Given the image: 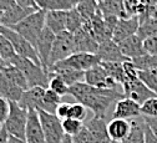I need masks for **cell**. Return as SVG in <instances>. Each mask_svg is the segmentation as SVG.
<instances>
[{
	"instance_id": "6da1fadb",
	"label": "cell",
	"mask_w": 157,
	"mask_h": 143,
	"mask_svg": "<svg viewBox=\"0 0 157 143\" xmlns=\"http://www.w3.org/2000/svg\"><path fill=\"white\" fill-rule=\"evenodd\" d=\"M78 103L91 110L94 116L106 118L107 112L120 98L124 97L122 90L119 88H97L80 81L69 86V93Z\"/></svg>"
},
{
	"instance_id": "7a4b0ae2",
	"label": "cell",
	"mask_w": 157,
	"mask_h": 143,
	"mask_svg": "<svg viewBox=\"0 0 157 143\" xmlns=\"http://www.w3.org/2000/svg\"><path fill=\"white\" fill-rule=\"evenodd\" d=\"M9 64L16 66L24 73L26 81H28L29 88L36 87V86H40L44 88L49 87V75H48V71L41 65H37V64L33 62L31 60L17 56V55H15L10 60Z\"/></svg>"
},
{
	"instance_id": "3957f363",
	"label": "cell",
	"mask_w": 157,
	"mask_h": 143,
	"mask_svg": "<svg viewBox=\"0 0 157 143\" xmlns=\"http://www.w3.org/2000/svg\"><path fill=\"white\" fill-rule=\"evenodd\" d=\"M45 14L46 13L43 10H36L29 16H26L24 20H21L19 24L11 26V29L15 30L17 34H20L23 37H25L35 47L39 35L41 34L43 29L45 28Z\"/></svg>"
},
{
	"instance_id": "277c9868",
	"label": "cell",
	"mask_w": 157,
	"mask_h": 143,
	"mask_svg": "<svg viewBox=\"0 0 157 143\" xmlns=\"http://www.w3.org/2000/svg\"><path fill=\"white\" fill-rule=\"evenodd\" d=\"M0 34H3L9 40V41L11 43V45L14 47V51H15V54L17 56L29 58V60L33 61V62H35L37 65H41L35 47L28 41L25 37H23L20 34H17L11 28L3 26V25H0Z\"/></svg>"
},
{
	"instance_id": "5b68a950",
	"label": "cell",
	"mask_w": 157,
	"mask_h": 143,
	"mask_svg": "<svg viewBox=\"0 0 157 143\" xmlns=\"http://www.w3.org/2000/svg\"><path fill=\"white\" fill-rule=\"evenodd\" d=\"M28 122V110L19 106L17 102H10V111L4 127L10 136L25 139V130Z\"/></svg>"
},
{
	"instance_id": "8992f818",
	"label": "cell",
	"mask_w": 157,
	"mask_h": 143,
	"mask_svg": "<svg viewBox=\"0 0 157 143\" xmlns=\"http://www.w3.org/2000/svg\"><path fill=\"white\" fill-rule=\"evenodd\" d=\"M75 54V46H74V35L69 31L59 32L55 36V41L49 56L48 61V69L55 65L59 61H63Z\"/></svg>"
},
{
	"instance_id": "52a82bcc",
	"label": "cell",
	"mask_w": 157,
	"mask_h": 143,
	"mask_svg": "<svg viewBox=\"0 0 157 143\" xmlns=\"http://www.w3.org/2000/svg\"><path fill=\"white\" fill-rule=\"evenodd\" d=\"M37 113L43 127L45 143H61L65 136L63 131L61 119L55 113H50L43 110H37Z\"/></svg>"
},
{
	"instance_id": "ba28073f",
	"label": "cell",
	"mask_w": 157,
	"mask_h": 143,
	"mask_svg": "<svg viewBox=\"0 0 157 143\" xmlns=\"http://www.w3.org/2000/svg\"><path fill=\"white\" fill-rule=\"evenodd\" d=\"M84 81L87 85L97 87V88H119V86H120L116 81H113L109 76V73L106 72V70L102 67L101 64L85 71Z\"/></svg>"
},
{
	"instance_id": "9c48e42d",
	"label": "cell",
	"mask_w": 157,
	"mask_h": 143,
	"mask_svg": "<svg viewBox=\"0 0 157 143\" xmlns=\"http://www.w3.org/2000/svg\"><path fill=\"white\" fill-rule=\"evenodd\" d=\"M122 93L124 97L130 98L132 101H135L136 103H139L140 106L144 103L145 101H147L151 97L157 96L156 93H153L140 78H136L132 81H127L122 86Z\"/></svg>"
},
{
	"instance_id": "30bf717a",
	"label": "cell",
	"mask_w": 157,
	"mask_h": 143,
	"mask_svg": "<svg viewBox=\"0 0 157 143\" xmlns=\"http://www.w3.org/2000/svg\"><path fill=\"white\" fill-rule=\"evenodd\" d=\"M63 65H66L69 67H72L78 71H87L91 67L101 64L100 58L96 56V54H90V52H75L67 58L59 61Z\"/></svg>"
},
{
	"instance_id": "8fae6325",
	"label": "cell",
	"mask_w": 157,
	"mask_h": 143,
	"mask_svg": "<svg viewBox=\"0 0 157 143\" xmlns=\"http://www.w3.org/2000/svg\"><path fill=\"white\" fill-rule=\"evenodd\" d=\"M55 34L49 29V28H44L41 34L39 35L37 37V41L35 45V50L37 52L39 60H40V64L41 66L48 71V61H49V56L55 41Z\"/></svg>"
},
{
	"instance_id": "7c38bea8",
	"label": "cell",
	"mask_w": 157,
	"mask_h": 143,
	"mask_svg": "<svg viewBox=\"0 0 157 143\" xmlns=\"http://www.w3.org/2000/svg\"><path fill=\"white\" fill-rule=\"evenodd\" d=\"M140 26V20L137 16H130V17H121L117 20V24L115 26L113 34H112V40L119 44L122 40L136 35L137 30Z\"/></svg>"
},
{
	"instance_id": "4fadbf2b",
	"label": "cell",
	"mask_w": 157,
	"mask_h": 143,
	"mask_svg": "<svg viewBox=\"0 0 157 143\" xmlns=\"http://www.w3.org/2000/svg\"><path fill=\"white\" fill-rule=\"evenodd\" d=\"M25 142L26 143H45V137L40 118L36 110H28V122L25 130Z\"/></svg>"
},
{
	"instance_id": "5bb4252c",
	"label": "cell",
	"mask_w": 157,
	"mask_h": 143,
	"mask_svg": "<svg viewBox=\"0 0 157 143\" xmlns=\"http://www.w3.org/2000/svg\"><path fill=\"white\" fill-rule=\"evenodd\" d=\"M96 56L100 58L101 62H125V61H128V58L125 57L121 52L119 44H116L113 40H107V41L99 44Z\"/></svg>"
},
{
	"instance_id": "9a60e30c",
	"label": "cell",
	"mask_w": 157,
	"mask_h": 143,
	"mask_svg": "<svg viewBox=\"0 0 157 143\" xmlns=\"http://www.w3.org/2000/svg\"><path fill=\"white\" fill-rule=\"evenodd\" d=\"M92 139V143H110L111 139L107 133L106 118H100L94 116L84 125Z\"/></svg>"
},
{
	"instance_id": "2e32d148",
	"label": "cell",
	"mask_w": 157,
	"mask_h": 143,
	"mask_svg": "<svg viewBox=\"0 0 157 143\" xmlns=\"http://www.w3.org/2000/svg\"><path fill=\"white\" fill-rule=\"evenodd\" d=\"M74 35V46L75 52H90L96 54L99 43L95 40V37L90 34V31L82 25L81 29H78Z\"/></svg>"
},
{
	"instance_id": "e0dca14e",
	"label": "cell",
	"mask_w": 157,
	"mask_h": 143,
	"mask_svg": "<svg viewBox=\"0 0 157 143\" xmlns=\"http://www.w3.org/2000/svg\"><path fill=\"white\" fill-rule=\"evenodd\" d=\"M112 116H113V118H122V119H127V121L131 118L140 117V116H142L141 106L130 98L122 97L115 103Z\"/></svg>"
},
{
	"instance_id": "ac0fdd59",
	"label": "cell",
	"mask_w": 157,
	"mask_h": 143,
	"mask_svg": "<svg viewBox=\"0 0 157 143\" xmlns=\"http://www.w3.org/2000/svg\"><path fill=\"white\" fill-rule=\"evenodd\" d=\"M44 87L36 86V87H31L28 88L23 92V96L20 98V101L17 102L19 106H21L26 110H43L44 111V93H45Z\"/></svg>"
},
{
	"instance_id": "d6986e66",
	"label": "cell",
	"mask_w": 157,
	"mask_h": 143,
	"mask_svg": "<svg viewBox=\"0 0 157 143\" xmlns=\"http://www.w3.org/2000/svg\"><path fill=\"white\" fill-rule=\"evenodd\" d=\"M34 11H36V9L23 8V6H19L15 4L14 6H11L10 9H8L5 11H0V25L11 28V26L19 24L21 20H24L26 16H29Z\"/></svg>"
},
{
	"instance_id": "ffe728a7",
	"label": "cell",
	"mask_w": 157,
	"mask_h": 143,
	"mask_svg": "<svg viewBox=\"0 0 157 143\" xmlns=\"http://www.w3.org/2000/svg\"><path fill=\"white\" fill-rule=\"evenodd\" d=\"M119 47L124 54V56L127 57L128 60H133L146 54L144 50V40L137 35H132L122 40L121 43H119Z\"/></svg>"
},
{
	"instance_id": "44dd1931",
	"label": "cell",
	"mask_w": 157,
	"mask_h": 143,
	"mask_svg": "<svg viewBox=\"0 0 157 143\" xmlns=\"http://www.w3.org/2000/svg\"><path fill=\"white\" fill-rule=\"evenodd\" d=\"M48 72L55 73L56 76L63 78L69 86H71V85H74L76 82H80L81 80H84V71L75 70L72 67H69L66 65H63L61 62H56L55 65H52L51 67H49L48 69Z\"/></svg>"
},
{
	"instance_id": "7402d4cb",
	"label": "cell",
	"mask_w": 157,
	"mask_h": 143,
	"mask_svg": "<svg viewBox=\"0 0 157 143\" xmlns=\"http://www.w3.org/2000/svg\"><path fill=\"white\" fill-rule=\"evenodd\" d=\"M130 132V121L122 118H112L107 123V133L111 141L122 142Z\"/></svg>"
},
{
	"instance_id": "603a6c76",
	"label": "cell",
	"mask_w": 157,
	"mask_h": 143,
	"mask_svg": "<svg viewBox=\"0 0 157 143\" xmlns=\"http://www.w3.org/2000/svg\"><path fill=\"white\" fill-rule=\"evenodd\" d=\"M130 121V132L127 137L121 143H145V128L146 122L142 116L131 118Z\"/></svg>"
},
{
	"instance_id": "cb8c5ba5",
	"label": "cell",
	"mask_w": 157,
	"mask_h": 143,
	"mask_svg": "<svg viewBox=\"0 0 157 143\" xmlns=\"http://www.w3.org/2000/svg\"><path fill=\"white\" fill-rule=\"evenodd\" d=\"M97 8L102 16H115L117 19L130 17L125 10L124 0H102L97 4Z\"/></svg>"
},
{
	"instance_id": "d4e9b609",
	"label": "cell",
	"mask_w": 157,
	"mask_h": 143,
	"mask_svg": "<svg viewBox=\"0 0 157 143\" xmlns=\"http://www.w3.org/2000/svg\"><path fill=\"white\" fill-rule=\"evenodd\" d=\"M45 26L49 28L55 35L66 30V11L51 10L45 14Z\"/></svg>"
},
{
	"instance_id": "484cf974",
	"label": "cell",
	"mask_w": 157,
	"mask_h": 143,
	"mask_svg": "<svg viewBox=\"0 0 157 143\" xmlns=\"http://www.w3.org/2000/svg\"><path fill=\"white\" fill-rule=\"evenodd\" d=\"M24 90L14 85L10 80H8L4 73L0 71V96L6 98L9 102H19L23 96Z\"/></svg>"
},
{
	"instance_id": "4316f807",
	"label": "cell",
	"mask_w": 157,
	"mask_h": 143,
	"mask_svg": "<svg viewBox=\"0 0 157 143\" xmlns=\"http://www.w3.org/2000/svg\"><path fill=\"white\" fill-rule=\"evenodd\" d=\"M0 71L4 73V76H5L8 80H10L14 85H16L17 87H20L21 90L25 91V90L29 88V86H28V81H26L24 73H23L20 70H19L16 66L8 64L3 70H0Z\"/></svg>"
},
{
	"instance_id": "83f0119b",
	"label": "cell",
	"mask_w": 157,
	"mask_h": 143,
	"mask_svg": "<svg viewBox=\"0 0 157 143\" xmlns=\"http://www.w3.org/2000/svg\"><path fill=\"white\" fill-rule=\"evenodd\" d=\"M101 65L106 70L109 76L113 81H116L120 86L125 82V73H124L122 62H101Z\"/></svg>"
},
{
	"instance_id": "f1b7e54d",
	"label": "cell",
	"mask_w": 157,
	"mask_h": 143,
	"mask_svg": "<svg viewBox=\"0 0 157 143\" xmlns=\"http://www.w3.org/2000/svg\"><path fill=\"white\" fill-rule=\"evenodd\" d=\"M137 36H140L142 40L156 36L157 35V19L153 17H147L142 21H140V26L137 30Z\"/></svg>"
},
{
	"instance_id": "f546056e",
	"label": "cell",
	"mask_w": 157,
	"mask_h": 143,
	"mask_svg": "<svg viewBox=\"0 0 157 143\" xmlns=\"http://www.w3.org/2000/svg\"><path fill=\"white\" fill-rule=\"evenodd\" d=\"M84 25V19L78 14L76 9H71L66 11V31L74 34Z\"/></svg>"
},
{
	"instance_id": "4dcf8cb0",
	"label": "cell",
	"mask_w": 157,
	"mask_h": 143,
	"mask_svg": "<svg viewBox=\"0 0 157 143\" xmlns=\"http://www.w3.org/2000/svg\"><path fill=\"white\" fill-rule=\"evenodd\" d=\"M48 75H49V87L48 88L54 91L60 97L69 93V85L63 78H60L59 76H56L55 73H51V72H48Z\"/></svg>"
},
{
	"instance_id": "1f68e13d",
	"label": "cell",
	"mask_w": 157,
	"mask_h": 143,
	"mask_svg": "<svg viewBox=\"0 0 157 143\" xmlns=\"http://www.w3.org/2000/svg\"><path fill=\"white\" fill-rule=\"evenodd\" d=\"M137 70H152L157 69V55L145 54L142 56H139L133 60H131Z\"/></svg>"
},
{
	"instance_id": "d6a6232c",
	"label": "cell",
	"mask_w": 157,
	"mask_h": 143,
	"mask_svg": "<svg viewBox=\"0 0 157 143\" xmlns=\"http://www.w3.org/2000/svg\"><path fill=\"white\" fill-rule=\"evenodd\" d=\"M139 78L153 92L157 95V69L152 70H139Z\"/></svg>"
},
{
	"instance_id": "836d02e7",
	"label": "cell",
	"mask_w": 157,
	"mask_h": 143,
	"mask_svg": "<svg viewBox=\"0 0 157 143\" xmlns=\"http://www.w3.org/2000/svg\"><path fill=\"white\" fill-rule=\"evenodd\" d=\"M60 103H61V97L56 95L54 91H51L50 88H46L44 93V111L55 113L56 107Z\"/></svg>"
},
{
	"instance_id": "e575fe53",
	"label": "cell",
	"mask_w": 157,
	"mask_h": 143,
	"mask_svg": "<svg viewBox=\"0 0 157 143\" xmlns=\"http://www.w3.org/2000/svg\"><path fill=\"white\" fill-rule=\"evenodd\" d=\"M61 125H63V131L66 136H76L78 132H80L84 127V123L81 121H77L74 118H65L61 121Z\"/></svg>"
},
{
	"instance_id": "d590c367",
	"label": "cell",
	"mask_w": 157,
	"mask_h": 143,
	"mask_svg": "<svg viewBox=\"0 0 157 143\" xmlns=\"http://www.w3.org/2000/svg\"><path fill=\"white\" fill-rule=\"evenodd\" d=\"M15 51H14V47L11 45V43L9 40L3 35L0 34V57H2L6 64L10 62V60L15 56Z\"/></svg>"
},
{
	"instance_id": "8d00e7d4",
	"label": "cell",
	"mask_w": 157,
	"mask_h": 143,
	"mask_svg": "<svg viewBox=\"0 0 157 143\" xmlns=\"http://www.w3.org/2000/svg\"><path fill=\"white\" fill-rule=\"evenodd\" d=\"M87 117V108L76 102V103H70V108H69V113H67V118H74L77 121L84 122Z\"/></svg>"
},
{
	"instance_id": "74e56055",
	"label": "cell",
	"mask_w": 157,
	"mask_h": 143,
	"mask_svg": "<svg viewBox=\"0 0 157 143\" xmlns=\"http://www.w3.org/2000/svg\"><path fill=\"white\" fill-rule=\"evenodd\" d=\"M141 115L145 117H157V96L148 98L141 105Z\"/></svg>"
},
{
	"instance_id": "f35d334b",
	"label": "cell",
	"mask_w": 157,
	"mask_h": 143,
	"mask_svg": "<svg viewBox=\"0 0 157 143\" xmlns=\"http://www.w3.org/2000/svg\"><path fill=\"white\" fill-rule=\"evenodd\" d=\"M122 66H124V73H125V82L139 78V76H137V73H139V70L136 69V66L133 65V62H132L131 60L122 62ZM125 82H124V84H125ZM124 84H122V85H124ZM122 85H121V86H122Z\"/></svg>"
},
{
	"instance_id": "ab89813d",
	"label": "cell",
	"mask_w": 157,
	"mask_h": 143,
	"mask_svg": "<svg viewBox=\"0 0 157 143\" xmlns=\"http://www.w3.org/2000/svg\"><path fill=\"white\" fill-rule=\"evenodd\" d=\"M36 8L43 11L57 10V0H35Z\"/></svg>"
},
{
	"instance_id": "60d3db41",
	"label": "cell",
	"mask_w": 157,
	"mask_h": 143,
	"mask_svg": "<svg viewBox=\"0 0 157 143\" xmlns=\"http://www.w3.org/2000/svg\"><path fill=\"white\" fill-rule=\"evenodd\" d=\"M144 50L146 54L157 55V35L144 40Z\"/></svg>"
},
{
	"instance_id": "b9f144b4",
	"label": "cell",
	"mask_w": 157,
	"mask_h": 143,
	"mask_svg": "<svg viewBox=\"0 0 157 143\" xmlns=\"http://www.w3.org/2000/svg\"><path fill=\"white\" fill-rule=\"evenodd\" d=\"M10 111V102L0 96V125H4V122L6 121Z\"/></svg>"
},
{
	"instance_id": "7bdbcfd3",
	"label": "cell",
	"mask_w": 157,
	"mask_h": 143,
	"mask_svg": "<svg viewBox=\"0 0 157 143\" xmlns=\"http://www.w3.org/2000/svg\"><path fill=\"white\" fill-rule=\"evenodd\" d=\"M72 142L74 143H92V139H91V137H90V134H89V132H87L85 126L82 127V130L78 132L76 136L72 137Z\"/></svg>"
},
{
	"instance_id": "ee69618b",
	"label": "cell",
	"mask_w": 157,
	"mask_h": 143,
	"mask_svg": "<svg viewBox=\"0 0 157 143\" xmlns=\"http://www.w3.org/2000/svg\"><path fill=\"white\" fill-rule=\"evenodd\" d=\"M78 3V0H57V10L67 11L75 9Z\"/></svg>"
},
{
	"instance_id": "f6af8a7d",
	"label": "cell",
	"mask_w": 157,
	"mask_h": 143,
	"mask_svg": "<svg viewBox=\"0 0 157 143\" xmlns=\"http://www.w3.org/2000/svg\"><path fill=\"white\" fill-rule=\"evenodd\" d=\"M69 108H70V103L67 102H61L60 105L56 107V111H55V115L60 118L61 121L67 118V113H69Z\"/></svg>"
},
{
	"instance_id": "bcb514c9",
	"label": "cell",
	"mask_w": 157,
	"mask_h": 143,
	"mask_svg": "<svg viewBox=\"0 0 157 143\" xmlns=\"http://www.w3.org/2000/svg\"><path fill=\"white\" fill-rule=\"evenodd\" d=\"M147 127L150 128V131L153 133V136L157 138V117H145L142 116Z\"/></svg>"
},
{
	"instance_id": "7dc6e473",
	"label": "cell",
	"mask_w": 157,
	"mask_h": 143,
	"mask_svg": "<svg viewBox=\"0 0 157 143\" xmlns=\"http://www.w3.org/2000/svg\"><path fill=\"white\" fill-rule=\"evenodd\" d=\"M15 3L16 5L19 6H23V8H31V9H36V4H35V0H15Z\"/></svg>"
},
{
	"instance_id": "c3c4849f",
	"label": "cell",
	"mask_w": 157,
	"mask_h": 143,
	"mask_svg": "<svg viewBox=\"0 0 157 143\" xmlns=\"http://www.w3.org/2000/svg\"><path fill=\"white\" fill-rule=\"evenodd\" d=\"M145 143H157V138L150 131L147 125H146V128H145Z\"/></svg>"
},
{
	"instance_id": "681fc988",
	"label": "cell",
	"mask_w": 157,
	"mask_h": 143,
	"mask_svg": "<svg viewBox=\"0 0 157 143\" xmlns=\"http://www.w3.org/2000/svg\"><path fill=\"white\" fill-rule=\"evenodd\" d=\"M15 4V0H0V11H5L14 6Z\"/></svg>"
},
{
	"instance_id": "f907efd6",
	"label": "cell",
	"mask_w": 157,
	"mask_h": 143,
	"mask_svg": "<svg viewBox=\"0 0 157 143\" xmlns=\"http://www.w3.org/2000/svg\"><path fill=\"white\" fill-rule=\"evenodd\" d=\"M8 138H9V133L6 132L5 127L2 125V127H0V143H8Z\"/></svg>"
},
{
	"instance_id": "816d5d0a",
	"label": "cell",
	"mask_w": 157,
	"mask_h": 143,
	"mask_svg": "<svg viewBox=\"0 0 157 143\" xmlns=\"http://www.w3.org/2000/svg\"><path fill=\"white\" fill-rule=\"evenodd\" d=\"M8 143H26V142H25V139H21V138H17V137H14V136L9 134Z\"/></svg>"
},
{
	"instance_id": "f5cc1de1",
	"label": "cell",
	"mask_w": 157,
	"mask_h": 143,
	"mask_svg": "<svg viewBox=\"0 0 157 143\" xmlns=\"http://www.w3.org/2000/svg\"><path fill=\"white\" fill-rule=\"evenodd\" d=\"M150 17L157 19V0H156V4H155V6H153L152 11H151V15H150Z\"/></svg>"
},
{
	"instance_id": "db71d44e",
	"label": "cell",
	"mask_w": 157,
	"mask_h": 143,
	"mask_svg": "<svg viewBox=\"0 0 157 143\" xmlns=\"http://www.w3.org/2000/svg\"><path fill=\"white\" fill-rule=\"evenodd\" d=\"M61 143H74L72 142V137L71 136H64V138H63V142Z\"/></svg>"
},
{
	"instance_id": "11a10c76",
	"label": "cell",
	"mask_w": 157,
	"mask_h": 143,
	"mask_svg": "<svg viewBox=\"0 0 157 143\" xmlns=\"http://www.w3.org/2000/svg\"><path fill=\"white\" fill-rule=\"evenodd\" d=\"M6 65H8V64L5 62V61H4V60H3L2 57H0V70H3V69H4L5 66H6Z\"/></svg>"
},
{
	"instance_id": "9f6ffc18",
	"label": "cell",
	"mask_w": 157,
	"mask_h": 143,
	"mask_svg": "<svg viewBox=\"0 0 157 143\" xmlns=\"http://www.w3.org/2000/svg\"><path fill=\"white\" fill-rule=\"evenodd\" d=\"M110 143H121V142H116V141H111Z\"/></svg>"
},
{
	"instance_id": "6f0895ef",
	"label": "cell",
	"mask_w": 157,
	"mask_h": 143,
	"mask_svg": "<svg viewBox=\"0 0 157 143\" xmlns=\"http://www.w3.org/2000/svg\"><path fill=\"white\" fill-rule=\"evenodd\" d=\"M96 2H97V4H99L100 2H102V0H96Z\"/></svg>"
},
{
	"instance_id": "680465c9",
	"label": "cell",
	"mask_w": 157,
	"mask_h": 143,
	"mask_svg": "<svg viewBox=\"0 0 157 143\" xmlns=\"http://www.w3.org/2000/svg\"><path fill=\"white\" fill-rule=\"evenodd\" d=\"M0 127H2V125H0Z\"/></svg>"
}]
</instances>
